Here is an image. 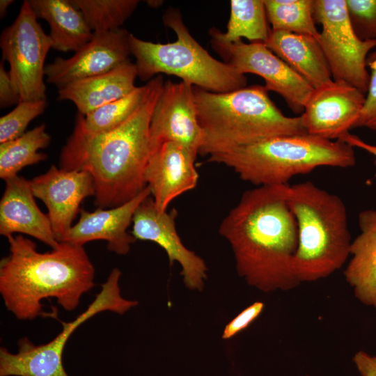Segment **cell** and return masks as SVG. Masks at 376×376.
I'll return each mask as SVG.
<instances>
[{
    "label": "cell",
    "instance_id": "6da1fadb",
    "mask_svg": "<svg viewBox=\"0 0 376 376\" xmlns=\"http://www.w3.org/2000/svg\"><path fill=\"white\" fill-rule=\"evenodd\" d=\"M288 187L260 186L244 191L219 228L231 246L239 276L264 292L288 291L300 284L293 269L298 229L288 205Z\"/></svg>",
    "mask_w": 376,
    "mask_h": 376
},
{
    "label": "cell",
    "instance_id": "7a4b0ae2",
    "mask_svg": "<svg viewBox=\"0 0 376 376\" xmlns=\"http://www.w3.org/2000/svg\"><path fill=\"white\" fill-rule=\"evenodd\" d=\"M164 81L162 75L148 81L149 90L141 106L113 130L90 134L75 123L61 150L59 167L91 175L96 207L119 206L147 187L144 173L151 154L150 124Z\"/></svg>",
    "mask_w": 376,
    "mask_h": 376
},
{
    "label": "cell",
    "instance_id": "3957f363",
    "mask_svg": "<svg viewBox=\"0 0 376 376\" xmlns=\"http://www.w3.org/2000/svg\"><path fill=\"white\" fill-rule=\"evenodd\" d=\"M7 240L9 254L0 261V294L6 309L18 320L45 314L42 301L49 298L72 311L94 287L95 267L84 246L61 242L41 253L22 235Z\"/></svg>",
    "mask_w": 376,
    "mask_h": 376
},
{
    "label": "cell",
    "instance_id": "277c9868",
    "mask_svg": "<svg viewBox=\"0 0 376 376\" xmlns=\"http://www.w3.org/2000/svg\"><path fill=\"white\" fill-rule=\"evenodd\" d=\"M197 117L203 133L198 154L211 156L266 139L306 134L300 116H285L265 86L227 93L194 86Z\"/></svg>",
    "mask_w": 376,
    "mask_h": 376
},
{
    "label": "cell",
    "instance_id": "5b68a950",
    "mask_svg": "<svg viewBox=\"0 0 376 376\" xmlns=\"http://www.w3.org/2000/svg\"><path fill=\"white\" fill-rule=\"evenodd\" d=\"M288 201L298 229L293 260L297 279L301 283L329 277L350 255L352 237L345 203L311 181L289 185Z\"/></svg>",
    "mask_w": 376,
    "mask_h": 376
},
{
    "label": "cell",
    "instance_id": "8992f818",
    "mask_svg": "<svg viewBox=\"0 0 376 376\" xmlns=\"http://www.w3.org/2000/svg\"><path fill=\"white\" fill-rule=\"evenodd\" d=\"M257 187L288 185L294 176L320 166L349 168L356 164L354 148L309 134L278 136L208 157Z\"/></svg>",
    "mask_w": 376,
    "mask_h": 376
},
{
    "label": "cell",
    "instance_id": "52a82bcc",
    "mask_svg": "<svg viewBox=\"0 0 376 376\" xmlns=\"http://www.w3.org/2000/svg\"><path fill=\"white\" fill-rule=\"evenodd\" d=\"M163 22L175 32L177 39L174 42L155 43L130 34V52L135 58L141 80L150 81L166 74L214 93H227L246 86L245 75L212 56L195 40L178 8H168Z\"/></svg>",
    "mask_w": 376,
    "mask_h": 376
},
{
    "label": "cell",
    "instance_id": "ba28073f",
    "mask_svg": "<svg viewBox=\"0 0 376 376\" xmlns=\"http://www.w3.org/2000/svg\"><path fill=\"white\" fill-rule=\"evenodd\" d=\"M121 272L114 268L87 308L70 322H61V331L52 340L36 345L28 338L18 340L17 353L0 348V376H69L63 365V353L72 334L97 313L111 311L123 314L138 304L125 299L119 285Z\"/></svg>",
    "mask_w": 376,
    "mask_h": 376
},
{
    "label": "cell",
    "instance_id": "9c48e42d",
    "mask_svg": "<svg viewBox=\"0 0 376 376\" xmlns=\"http://www.w3.org/2000/svg\"><path fill=\"white\" fill-rule=\"evenodd\" d=\"M314 19L322 27L317 39L334 81L347 83L366 95L368 57L376 40H362L350 23L346 0H313Z\"/></svg>",
    "mask_w": 376,
    "mask_h": 376
},
{
    "label": "cell",
    "instance_id": "30bf717a",
    "mask_svg": "<svg viewBox=\"0 0 376 376\" xmlns=\"http://www.w3.org/2000/svg\"><path fill=\"white\" fill-rule=\"evenodd\" d=\"M29 0L23 1L18 15L0 36L2 60L22 101L47 100L45 61L52 41L38 22Z\"/></svg>",
    "mask_w": 376,
    "mask_h": 376
},
{
    "label": "cell",
    "instance_id": "8fae6325",
    "mask_svg": "<svg viewBox=\"0 0 376 376\" xmlns=\"http://www.w3.org/2000/svg\"><path fill=\"white\" fill-rule=\"evenodd\" d=\"M209 35L212 48L224 62L244 75L261 77L268 91L280 95L294 113H302L313 88L264 43H245L242 40L228 42L215 27L209 30Z\"/></svg>",
    "mask_w": 376,
    "mask_h": 376
},
{
    "label": "cell",
    "instance_id": "7c38bea8",
    "mask_svg": "<svg viewBox=\"0 0 376 376\" xmlns=\"http://www.w3.org/2000/svg\"><path fill=\"white\" fill-rule=\"evenodd\" d=\"M151 153L165 142L181 144L198 155L203 142L194 86L181 81H164L150 124Z\"/></svg>",
    "mask_w": 376,
    "mask_h": 376
},
{
    "label": "cell",
    "instance_id": "4fadbf2b",
    "mask_svg": "<svg viewBox=\"0 0 376 376\" xmlns=\"http://www.w3.org/2000/svg\"><path fill=\"white\" fill-rule=\"evenodd\" d=\"M178 212L159 210L150 196L146 198L136 210L132 219L131 234L136 240L151 241L166 253L169 265L178 262L187 288L202 290L207 278V267L203 259L188 249L177 232L175 219Z\"/></svg>",
    "mask_w": 376,
    "mask_h": 376
},
{
    "label": "cell",
    "instance_id": "5bb4252c",
    "mask_svg": "<svg viewBox=\"0 0 376 376\" xmlns=\"http://www.w3.org/2000/svg\"><path fill=\"white\" fill-rule=\"evenodd\" d=\"M365 99L361 91L342 81L313 88L300 115L303 127L311 135L339 140L354 128Z\"/></svg>",
    "mask_w": 376,
    "mask_h": 376
},
{
    "label": "cell",
    "instance_id": "9a60e30c",
    "mask_svg": "<svg viewBox=\"0 0 376 376\" xmlns=\"http://www.w3.org/2000/svg\"><path fill=\"white\" fill-rule=\"evenodd\" d=\"M130 34L122 28L93 33L91 40L73 56L57 57L45 65L47 81L59 89L72 82L108 72L129 61Z\"/></svg>",
    "mask_w": 376,
    "mask_h": 376
},
{
    "label": "cell",
    "instance_id": "2e32d148",
    "mask_svg": "<svg viewBox=\"0 0 376 376\" xmlns=\"http://www.w3.org/2000/svg\"><path fill=\"white\" fill-rule=\"evenodd\" d=\"M29 184L34 196L47 207V214L58 242L72 228L83 200L95 194L89 173L64 170L54 164L46 173L29 180Z\"/></svg>",
    "mask_w": 376,
    "mask_h": 376
},
{
    "label": "cell",
    "instance_id": "e0dca14e",
    "mask_svg": "<svg viewBox=\"0 0 376 376\" xmlns=\"http://www.w3.org/2000/svg\"><path fill=\"white\" fill-rule=\"evenodd\" d=\"M197 155L175 142H165L154 150L144 178L157 207L166 211L170 203L194 189L198 181L195 167Z\"/></svg>",
    "mask_w": 376,
    "mask_h": 376
},
{
    "label": "cell",
    "instance_id": "ac0fdd59",
    "mask_svg": "<svg viewBox=\"0 0 376 376\" xmlns=\"http://www.w3.org/2000/svg\"><path fill=\"white\" fill-rule=\"evenodd\" d=\"M150 196L147 186L135 198L119 206L106 209L97 207L93 212L81 208L78 221L61 242L84 246L91 241L104 240L109 251L118 255H127L131 244L136 240L127 232V228L132 223L139 205Z\"/></svg>",
    "mask_w": 376,
    "mask_h": 376
},
{
    "label": "cell",
    "instance_id": "d6986e66",
    "mask_svg": "<svg viewBox=\"0 0 376 376\" xmlns=\"http://www.w3.org/2000/svg\"><path fill=\"white\" fill-rule=\"evenodd\" d=\"M34 198L29 180L18 175L6 180L0 201V234L6 238L14 233L27 235L55 249L59 242L47 214Z\"/></svg>",
    "mask_w": 376,
    "mask_h": 376
},
{
    "label": "cell",
    "instance_id": "ffe728a7",
    "mask_svg": "<svg viewBox=\"0 0 376 376\" xmlns=\"http://www.w3.org/2000/svg\"><path fill=\"white\" fill-rule=\"evenodd\" d=\"M135 63L130 61L111 71L72 82L58 89V100L72 102L78 113L86 116L130 93L136 86Z\"/></svg>",
    "mask_w": 376,
    "mask_h": 376
},
{
    "label": "cell",
    "instance_id": "44dd1931",
    "mask_svg": "<svg viewBox=\"0 0 376 376\" xmlns=\"http://www.w3.org/2000/svg\"><path fill=\"white\" fill-rule=\"evenodd\" d=\"M360 233L352 241L351 259L343 272L355 297L376 310V210L359 214Z\"/></svg>",
    "mask_w": 376,
    "mask_h": 376
},
{
    "label": "cell",
    "instance_id": "7402d4cb",
    "mask_svg": "<svg viewBox=\"0 0 376 376\" xmlns=\"http://www.w3.org/2000/svg\"><path fill=\"white\" fill-rule=\"evenodd\" d=\"M264 44L313 88L333 81L327 61L316 37L271 30Z\"/></svg>",
    "mask_w": 376,
    "mask_h": 376
},
{
    "label": "cell",
    "instance_id": "603a6c76",
    "mask_svg": "<svg viewBox=\"0 0 376 376\" xmlns=\"http://www.w3.org/2000/svg\"><path fill=\"white\" fill-rule=\"evenodd\" d=\"M29 2L37 19H42L49 24L52 49L76 52L93 38V31L71 0H29Z\"/></svg>",
    "mask_w": 376,
    "mask_h": 376
},
{
    "label": "cell",
    "instance_id": "cb8c5ba5",
    "mask_svg": "<svg viewBox=\"0 0 376 376\" xmlns=\"http://www.w3.org/2000/svg\"><path fill=\"white\" fill-rule=\"evenodd\" d=\"M50 142L51 136L41 124L15 139L0 143V178L6 181L23 168L45 160L47 155L38 150Z\"/></svg>",
    "mask_w": 376,
    "mask_h": 376
},
{
    "label": "cell",
    "instance_id": "d4e9b609",
    "mask_svg": "<svg viewBox=\"0 0 376 376\" xmlns=\"http://www.w3.org/2000/svg\"><path fill=\"white\" fill-rule=\"evenodd\" d=\"M268 22L264 0H231L226 31L221 36L228 42L246 38L265 43L272 30Z\"/></svg>",
    "mask_w": 376,
    "mask_h": 376
},
{
    "label": "cell",
    "instance_id": "484cf974",
    "mask_svg": "<svg viewBox=\"0 0 376 376\" xmlns=\"http://www.w3.org/2000/svg\"><path fill=\"white\" fill-rule=\"evenodd\" d=\"M149 90L148 82L136 86L128 95L84 116L78 113L75 123L86 132L100 134L114 130L125 122L141 106Z\"/></svg>",
    "mask_w": 376,
    "mask_h": 376
},
{
    "label": "cell",
    "instance_id": "4316f807",
    "mask_svg": "<svg viewBox=\"0 0 376 376\" xmlns=\"http://www.w3.org/2000/svg\"><path fill=\"white\" fill-rule=\"evenodd\" d=\"M272 30L310 35L317 38L313 0H264Z\"/></svg>",
    "mask_w": 376,
    "mask_h": 376
},
{
    "label": "cell",
    "instance_id": "83f0119b",
    "mask_svg": "<svg viewBox=\"0 0 376 376\" xmlns=\"http://www.w3.org/2000/svg\"><path fill=\"white\" fill-rule=\"evenodd\" d=\"M93 33L118 29L132 15L138 0H71Z\"/></svg>",
    "mask_w": 376,
    "mask_h": 376
},
{
    "label": "cell",
    "instance_id": "f1b7e54d",
    "mask_svg": "<svg viewBox=\"0 0 376 376\" xmlns=\"http://www.w3.org/2000/svg\"><path fill=\"white\" fill-rule=\"evenodd\" d=\"M47 105V100L22 101L3 116L0 118V143L23 135L29 124L44 112Z\"/></svg>",
    "mask_w": 376,
    "mask_h": 376
},
{
    "label": "cell",
    "instance_id": "f546056e",
    "mask_svg": "<svg viewBox=\"0 0 376 376\" xmlns=\"http://www.w3.org/2000/svg\"><path fill=\"white\" fill-rule=\"evenodd\" d=\"M348 17L362 40H376V0H346Z\"/></svg>",
    "mask_w": 376,
    "mask_h": 376
},
{
    "label": "cell",
    "instance_id": "4dcf8cb0",
    "mask_svg": "<svg viewBox=\"0 0 376 376\" xmlns=\"http://www.w3.org/2000/svg\"><path fill=\"white\" fill-rule=\"evenodd\" d=\"M370 69V80L365 102L354 128L366 127L376 130V59L368 63Z\"/></svg>",
    "mask_w": 376,
    "mask_h": 376
},
{
    "label": "cell",
    "instance_id": "1f68e13d",
    "mask_svg": "<svg viewBox=\"0 0 376 376\" xmlns=\"http://www.w3.org/2000/svg\"><path fill=\"white\" fill-rule=\"evenodd\" d=\"M265 307L263 302L257 301L242 311L225 327L223 339H230L246 329L263 312Z\"/></svg>",
    "mask_w": 376,
    "mask_h": 376
},
{
    "label": "cell",
    "instance_id": "d6a6232c",
    "mask_svg": "<svg viewBox=\"0 0 376 376\" xmlns=\"http://www.w3.org/2000/svg\"><path fill=\"white\" fill-rule=\"evenodd\" d=\"M20 102V96L2 60L0 63V107L6 108L13 104H18Z\"/></svg>",
    "mask_w": 376,
    "mask_h": 376
},
{
    "label": "cell",
    "instance_id": "836d02e7",
    "mask_svg": "<svg viewBox=\"0 0 376 376\" xmlns=\"http://www.w3.org/2000/svg\"><path fill=\"white\" fill-rule=\"evenodd\" d=\"M352 361L361 376H376V356L360 350L354 355Z\"/></svg>",
    "mask_w": 376,
    "mask_h": 376
},
{
    "label": "cell",
    "instance_id": "e575fe53",
    "mask_svg": "<svg viewBox=\"0 0 376 376\" xmlns=\"http://www.w3.org/2000/svg\"><path fill=\"white\" fill-rule=\"evenodd\" d=\"M353 148H359L374 156L376 163V146L368 143L359 138L357 136L351 134L350 132L343 136L340 139Z\"/></svg>",
    "mask_w": 376,
    "mask_h": 376
},
{
    "label": "cell",
    "instance_id": "d590c367",
    "mask_svg": "<svg viewBox=\"0 0 376 376\" xmlns=\"http://www.w3.org/2000/svg\"><path fill=\"white\" fill-rule=\"evenodd\" d=\"M13 2V0L0 1V17L1 19L6 15L7 9Z\"/></svg>",
    "mask_w": 376,
    "mask_h": 376
},
{
    "label": "cell",
    "instance_id": "8d00e7d4",
    "mask_svg": "<svg viewBox=\"0 0 376 376\" xmlns=\"http://www.w3.org/2000/svg\"><path fill=\"white\" fill-rule=\"evenodd\" d=\"M161 1H147V3L148 6H150L152 8H157L162 3Z\"/></svg>",
    "mask_w": 376,
    "mask_h": 376
},
{
    "label": "cell",
    "instance_id": "74e56055",
    "mask_svg": "<svg viewBox=\"0 0 376 376\" xmlns=\"http://www.w3.org/2000/svg\"><path fill=\"white\" fill-rule=\"evenodd\" d=\"M376 59V49L373 50L368 57V63Z\"/></svg>",
    "mask_w": 376,
    "mask_h": 376
}]
</instances>
